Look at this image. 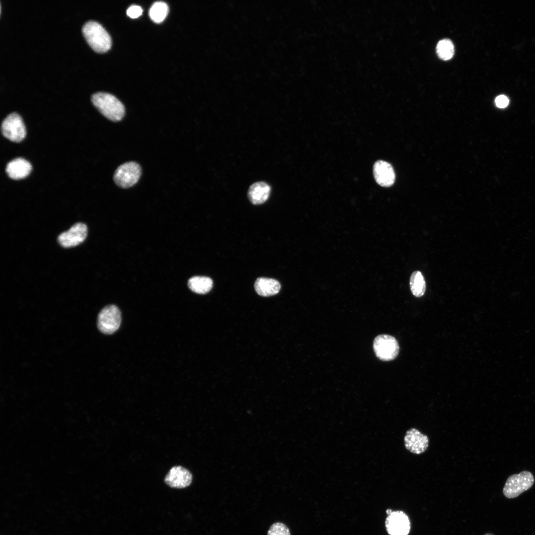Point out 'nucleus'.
Listing matches in <instances>:
<instances>
[{
	"label": "nucleus",
	"mask_w": 535,
	"mask_h": 535,
	"mask_svg": "<svg viewBox=\"0 0 535 535\" xmlns=\"http://www.w3.org/2000/svg\"><path fill=\"white\" fill-rule=\"evenodd\" d=\"M373 347L376 357L383 361L395 359L399 351L397 340L388 334H381L376 336L374 341Z\"/></svg>",
	"instance_id": "obj_5"
},
{
	"label": "nucleus",
	"mask_w": 535,
	"mask_h": 535,
	"mask_svg": "<svg viewBox=\"0 0 535 535\" xmlns=\"http://www.w3.org/2000/svg\"><path fill=\"white\" fill-rule=\"evenodd\" d=\"M143 12L142 9L138 5H133L130 6L126 11L127 15L132 18H136L139 17Z\"/></svg>",
	"instance_id": "obj_21"
},
{
	"label": "nucleus",
	"mask_w": 535,
	"mask_h": 535,
	"mask_svg": "<svg viewBox=\"0 0 535 535\" xmlns=\"http://www.w3.org/2000/svg\"><path fill=\"white\" fill-rule=\"evenodd\" d=\"M404 441L406 449L416 454H421L425 452L429 443L428 436L415 428H411L407 431Z\"/></svg>",
	"instance_id": "obj_10"
},
{
	"label": "nucleus",
	"mask_w": 535,
	"mask_h": 535,
	"mask_svg": "<svg viewBox=\"0 0 535 535\" xmlns=\"http://www.w3.org/2000/svg\"><path fill=\"white\" fill-rule=\"evenodd\" d=\"M121 321V313L118 307L114 305H108L98 315V327L102 333L110 334L118 329Z\"/></svg>",
	"instance_id": "obj_6"
},
{
	"label": "nucleus",
	"mask_w": 535,
	"mask_h": 535,
	"mask_svg": "<svg viewBox=\"0 0 535 535\" xmlns=\"http://www.w3.org/2000/svg\"><path fill=\"white\" fill-rule=\"evenodd\" d=\"M267 535H290L288 528L283 523L276 522L269 528Z\"/></svg>",
	"instance_id": "obj_20"
},
{
	"label": "nucleus",
	"mask_w": 535,
	"mask_h": 535,
	"mask_svg": "<svg viewBox=\"0 0 535 535\" xmlns=\"http://www.w3.org/2000/svg\"><path fill=\"white\" fill-rule=\"evenodd\" d=\"M270 192V187L268 183L259 181L250 186L248 191V197L253 204L260 205L268 199Z\"/></svg>",
	"instance_id": "obj_14"
},
{
	"label": "nucleus",
	"mask_w": 535,
	"mask_h": 535,
	"mask_svg": "<svg viewBox=\"0 0 535 535\" xmlns=\"http://www.w3.org/2000/svg\"><path fill=\"white\" fill-rule=\"evenodd\" d=\"M509 101L507 97L503 95L497 96L495 100L496 106L499 108H504L506 107L509 104Z\"/></svg>",
	"instance_id": "obj_22"
},
{
	"label": "nucleus",
	"mask_w": 535,
	"mask_h": 535,
	"mask_svg": "<svg viewBox=\"0 0 535 535\" xmlns=\"http://www.w3.org/2000/svg\"><path fill=\"white\" fill-rule=\"evenodd\" d=\"M532 473L524 471L519 474L510 476L503 488L504 495L508 498H514L530 488L534 483Z\"/></svg>",
	"instance_id": "obj_3"
},
{
	"label": "nucleus",
	"mask_w": 535,
	"mask_h": 535,
	"mask_svg": "<svg viewBox=\"0 0 535 535\" xmlns=\"http://www.w3.org/2000/svg\"><path fill=\"white\" fill-rule=\"evenodd\" d=\"M189 288L194 292L198 294H206L209 292L213 287V282L209 277L195 276L188 280Z\"/></svg>",
	"instance_id": "obj_16"
},
{
	"label": "nucleus",
	"mask_w": 535,
	"mask_h": 535,
	"mask_svg": "<svg viewBox=\"0 0 535 535\" xmlns=\"http://www.w3.org/2000/svg\"><path fill=\"white\" fill-rule=\"evenodd\" d=\"M168 12V7L166 3L161 1H157L150 8L149 16L154 22L159 23L164 20Z\"/></svg>",
	"instance_id": "obj_18"
},
{
	"label": "nucleus",
	"mask_w": 535,
	"mask_h": 535,
	"mask_svg": "<svg viewBox=\"0 0 535 535\" xmlns=\"http://www.w3.org/2000/svg\"><path fill=\"white\" fill-rule=\"evenodd\" d=\"M192 481V475L186 468L176 466L173 467L166 474L164 482L169 486L176 488H183L190 485Z\"/></svg>",
	"instance_id": "obj_11"
},
{
	"label": "nucleus",
	"mask_w": 535,
	"mask_h": 535,
	"mask_svg": "<svg viewBox=\"0 0 535 535\" xmlns=\"http://www.w3.org/2000/svg\"><path fill=\"white\" fill-rule=\"evenodd\" d=\"M438 56L442 60L451 58L454 53V45L449 39H443L439 41L436 46Z\"/></svg>",
	"instance_id": "obj_19"
},
{
	"label": "nucleus",
	"mask_w": 535,
	"mask_h": 535,
	"mask_svg": "<svg viewBox=\"0 0 535 535\" xmlns=\"http://www.w3.org/2000/svg\"><path fill=\"white\" fill-rule=\"evenodd\" d=\"M87 235V227L82 222L73 225L68 230L58 237L59 244L64 248H70L82 243Z\"/></svg>",
	"instance_id": "obj_9"
},
{
	"label": "nucleus",
	"mask_w": 535,
	"mask_h": 535,
	"mask_svg": "<svg viewBox=\"0 0 535 535\" xmlns=\"http://www.w3.org/2000/svg\"><path fill=\"white\" fill-rule=\"evenodd\" d=\"M83 35L90 47L96 52L104 53L111 46V39L99 23L89 20L82 28Z\"/></svg>",
	"instance_id": "obj_2"
},
{
	"label": "nucleus",
	"mask_w": 535,
	"mask_h": 535,
	"mask_svg": "<svg viewBox=\"0 0 535 535\" xmlns=\"http://www.w3.org/2000/svg\"><path fill=\"white\" fill-rule=\"evenodd\" d=\"M254 287L257 293L264 297L276 294L281 287L280 284L277 280L266 277L258 278L255 282Z\"/></svg>",
	"instance_id": "obj_15"
},
{
	"label": "nucleus",
	"mask_w": 535,
	"mask_h": 535,
	"mask_svg": "<svg viewBox=\"0 0 535 535\" xmlns=\"http://www.w3.org/2000/svg\"><path fill=\"white\" fill-rule=\"evenodd\" d=\"M385 525L389 535H408L410 530L409 518L401 511H392L387 515Z\"/></svg>",
	"instance_id": "obj_8"
},
{
	"label": "nucleus",
	"mask_w": 535,
	"mask_h": 535,
	"mask_svg": "<svg viewBox=\"0 0 535 535\" xmlns=\"http://www.w3.org/2000/svg\"><path fill=\"white\" fill-rule=\"evenodd\" d=\"M392 510H391V509H387V510H386V514H387V515H389V514H390V513H391L392 512Z\"/></svg>",
	"instance_id": "obj_23"
},
{
	"label": "nucleus",
	"mask_w": 535,
	"mask_h": 535,
	"mask_svg": "<svg viewBox=\"0 0 535 535\" xmlns=\"http://www.w3.org/2000/svg\"><path fill=\"white\" fill-rule=\"evenodd\" d=\"M373 172L376 182L382 187H390L395 181L394 169L392 165L386 161L378 160L375 162Z\"/></svg>",
	"instance_id": "obj_12"
},
{
	"label": "nucleus",
	"mask_w": 535,
	"mask_h": 535,
	"mask_svg": "<svg viewBox=\"0 0 535 535\" xmlns=\"http://www.w3.org/2000/svg\"><path fill=\"white\" fill-rule=\"evenodd\" d=\"M91 101L97 109L109 120L117 122L125 115L123 104L113 95L105 92H97L92 95Z\"/></svg>",
	"instance_id": "obj_1"
},
{
	"label": "nucleus",
	"mask_w": 535,
	"mask_h": 535,
	"mask_svg": "<svg viewBox=\"0 0 535 535\" xmlns=\"http://www.w3.org/2000/svg\"><path fill=\"white\" fill-rule=\"evenodd\" d=\"M31 169L32 165L29 161L22 158H17L9 162L5 170L10 178L19 180L27 177Z\"/></svg>",
	"instance_id": "obj_13"
},
{
	"label": "nucleus",
	"mask_w": 535,
	"mask_h": 535,
	"mask_svg": "<svg viewBox=\"0 0 535 535\" xmlns=\"http://www.w3.org/2000/svg\"><path fill=\"white\" fill-rule=\"evenodd\" d=\"M410 287L412 294L416 297H421L425 293L426 283L424 276L419 271H414L410 277Z\"/></svg>",
	"instance_id": "obj_17"
},
{
	"label": "nucleus",
	"mask_w": 535,
	"mask_h": 535,
	"mask_svg": "<svg viewBox=\"0 0 535 535\" xmlns=\"http://www.w3.org/2000/svg\"><path fill=\"white\" fill-rule=\"evenodd\" d=\"M141 173V167L138 163L129 161L118 167L114 172L113 179L118 186L129 188L137 183Z\"/></svg>",
	"instance_id": "obj_4"
},
{
	"label": "nucleus",
	"mask_w": 535,
	"mask_h": 535,
	"mask_svg": "<svg viewBox=\"0 0 535 535\" xmlns=\"http://www.w3.org/2000/svg\"><path fill=\"white\" fill-rule=\"evenodd\" d=\"M1 130L5 138L14 142L21 141L26 134L22 118L16 112L9 114L3 120Z\"/></svg>",
	"instance_id": "obj_7"
},
{
	"label": "nucleus",
	"mask_w": 535,
	"mask_h": 535,
	"mask_svg": "<svg viewBox=\"0 0 535 535\" xmlns=\"http://www.w3.org/2000/svg\"><path fill=\"white\" fill-rule=\"evenodd\" d=\"M484 535H494L492 534H491V533H486V534H484Z\"/></svg>",
	"instance_id": "obj_24"
}]
</instances>
